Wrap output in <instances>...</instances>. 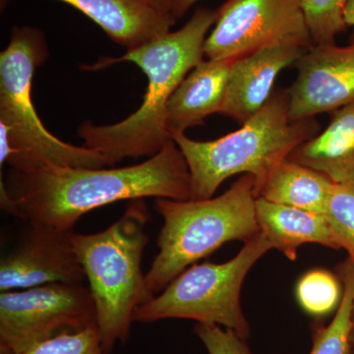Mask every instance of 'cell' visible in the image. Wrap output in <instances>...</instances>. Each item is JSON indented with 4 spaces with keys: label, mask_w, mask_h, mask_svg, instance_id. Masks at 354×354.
Masks as SVG:
<instances>
[{
    "label": "cell",
    "mask_w": 354,
    "mask_h": 354,
    "mask_svg": "<svg viewBox=\"0 0 354 354\" xmlns=\"http://www.w3.org/2000/svg\"><path fill=\"white\" fill-rule=\"evenodd\" d=\"M191 197L187 162L174 140L141 164L118 169L44 165L11 169L0 183V204L26 221L71 230L84 215L123 201Z\"/></svg>",
    "instance_id": "6da1fadb"
},
{
    "label": "cell",
    "mask_w": 354,
    "mask_h": 354,
    "mask_svg": "<svg viewBox=\"0 0 354 354\" xmlns=\"http://www.w3.org/2000/svg\"><path fill=\"white\" fill-rule=\"evenodd\" d=\"M216 15V9L198 7L177 31L127 50L123 57H106L88 66L99 70L118 62H132L145 73L148 86L141 106L120 122H84L78 129L84 146L102 153L113 167L127 158L153 157L171 141L167 128L169 100L191 70L204 60L205 43Z\"/></svg>",
    "instance_id": "7a4b0ae2"
},
{
    "label": "cell",
    "mask_w": 354,
    "mask_h": 354,
    "mask_svg": "<svg viewBox=\"0 0 354 354\" xmlns=\"http://www.w3.org/2000/svg\"><path fill=\"white\" fill-rule=\"evenodd\" d=\"M48 57L41 30L17 26L0 53V164L15 171L44 165L104 169L111 167L102 153L71 145L51 134L32 102L37 69Z\"/></svg>",
    "instance_id": "3957f363"
},
{
    "label": "cell",
    "mask_w": 354,
    "mask_h": 354,
    "mask_svg": "<svg viewBox=\"0 0 354 354\" xmlns=\"http://www.w3.org/2000/svg\"><path fill=\"white\" fill-rule=\"evenodd\" d=\"M319 133L315 118L291 120L285 88L272 93L267 104L236 131L212 141L190 139L185 133L172 140L189 169L190 200H202L214 197L221 183L236 174H252L259 181Z\"/></svg>",
    "instance_id": "277c9868"
},
{
    "label": "cell",
    "mask_w": 354,
    "mask_h": 354,
    "mask_svg": "<svg viewBox=\"0 0 354 354\" xmlns=\"http://www.w3.org/2000/svg\"><path fill=\"white\" fill-rule=\"evenodd\" d=\"M149 221L146 203L134 200L106 230L73 235L74 248L94 299L97 330L109 353L116 344L127 341L135 310L153 298L141 267Z\"/></svg>",
    "instance_id": "5b68a950"
},
{
    "label": "cell",
    "mask_w": 354,
    "mask_h": 354,
    "mask_svg": "<svg viewBox=\"0 0 354 354\" xmlns=\"http://www.w3.org/2000/svg\"><path fill=\"white\" fill-rule=\"evenodd\" d=\"M156 209L164 225L158 234V252L145 274L153 297L223 244L246 242L260 232L252 174H243L220 196L185 201L160 198Z\"/></svg>",
    "instance_id": "8992f818"
},
{
    "label": "cell",
    "mask_w": 354,
    "mask_h": 354,
    "mask_svg": "<svg viewBox=\"0 0 354 354\" xmlns=\"http://www.w3.org/2000/svg\"><path fill=\"white\" fill-rule=\"evenodd\" d=\"M244 243L235 257L223 264L205 262L190 266L162 292L140 305L133 321L188 319L216 324L247 341L251 329L242 311V286L253 266L272 247L261 232Z\"/></svg>",
    "instance_id": "52a82bcc"
},
{
    "label": "cell",
    "mask_w": 354,
    "mask_h": 354,
    "mask_svg": "<svg viewBox=\"0 0 354 354\" xmlns=\"http://www.w3.org/2000/svg\"><path fill=\"white\" fill-rule=\"evenodd\" d=\"M97 326L87 286L69 283L0 293V354H22L64 333Z\"/></svg>",
    "instance_id": "ba28073f"
},
{
    "label": "cell",
    "mask_w": 354,
    "mask_h": 354,
    "mask_svg": "<svg viewBox=\"0 0 354 354\" xmlns=\"http://www.w3.org/2000/svg\"><path fill=\"white\" fill-rule=\"evenodd\" d=\"M304 0H227L205 43L208 59H237L270 44L297 39L313 46Z\"/></svg>",
    "instance_id": "9c48e42d"
},
{
    "label": "cell",
    "mask_w": 354,
    "mask_h": 354,
    "mask_svg": "<svg viewBox=\"0 0 354 354\" xmlns=\"http://www.w3.org/2000/svg\"><path fill=\"white\" fill-rule=\"evenodd\" d=\"M74 230L27 223L17 245L0 261V291L48 283L84 285L85 272L73 245Z\"/></svg>",
    "instance_id": "30bf717a"
},
{
    "label": "cell",
    "mask_w": 354,
    "mask_h": 354,
    "mask_svg": "<svg viewBox=\"0 0 354 354\" xmlns=\"http://www.w3.org/2000/svg\"><path fill=\"white\" fill-rule=\"evenodd\" d=\"M288 88L291 120L315 118L354 104V32L346 46L315 44L297 60Z\"/></svg>",
    "instance_id": "8fae6325"
},
{
    "label": "cell",
    "mask_w": 354,
    "mask_h": 354,
    "mask_svg": "<svg viewBox=\"0 0 354 354\" xmlns=\"http://www.w3.org/2000/svg\"><path fill=\"white\" fill-rule=\"evenodd\" d=\"M312 46L286 39L234 60L221 114L243 124L272 97L277 77Z\"/></svg>",
    "instance_id": "7c38bea8"
},
{
    "label": "cell",
    "mask_w": 354,
    "mask_h": 354,
    "mask_svg": "<svg viewBox=\"0 0 354 354\" xmlns=\"http://www.w3.org/2000/svg\"><path fill=\"white\" fill-rule=\"evenodd\" d=\"M232 64V59L203 60L183 79L167 106V128L171 138L221 113Z\"/></svg>",
    "instance_id": "4fadbf2b"
},
{
    "label": "cell",
    "mask_w": 354,
    "mask_h": 354,
    "mask_svg": "<svg viewBox=\"0 0 354 354\" xmlns=\"http://www.w3.org/2000/svg\"><path fill=\"white\" fill-rule=\"evenodd\" d=\"M74 7L127 50L171 32L176 20L145 0H58Z\"/></svg>",
    "instance_id": "5bb4252c"
},
{
    "label": "cell",
    "mask_w": 354,
    "mask_h": 354,
    "mask_svg": "<svg viewBox=\"0 0 354 354\" xmlns=\"http://www.w3.org/2000/svg\"><path fill=\"white\" fill-rule=\"evenodd\" d=\"M256 218L272 249L281 251L290 261L297 259L298 249L304 244L339 249L326 214L256 198Z\"/></svg>",
    "instance_id": "9a60e30c"
},
{
    "label": "cell",
    "mask_w": 354,
    "mask_h": 354,
    "mask_svg": "<svg viewBox=\"0 0 354 354\" xmlns=\"http://www.w3.org/2000/svg\"><path fill=\"white\" fill-rule=\"evenodd\" d=\"M288 160L322 172L335 183H354V104L330 113L327 128Z\"/></svg>",
    "instance_id": "2e32d148"
},
{
    "label": "cell",
    "mask_w": 354,
    "mask_h": 354,
    "mask_svg": "<svg viewBox=\"0 0 354 354\" xmlns=\"http://www.w3.org/2000/svg\"><path fill=\"white\" fill-rule=\"evenodd\" d=\"M335 184L322 172L286 158L255 181V196L274 204L326 214Z\"/></svg>",
    "instance_id": "e0dca14e"
},
{
    "label": "cell",
    "mask_w": 354,
    "mask_h": 354,
    "mask_svg": "<svg viewBox=\"0 0 354 354\" xmlns=\"http://www.w3.org/2000/svg\"><path fill=\"white\" fill-rule=\"evenodd\" d=\"M342 283L341 304L328 326H318L313 332V346L309 354H349L351 311L354 300V265L346 259L337 267Z\"/></svg>",
    "instance_id": "ac0fdd59"
},
{
    "label": "cell",
    "mask_w": 354,
    "mask_h": 354,
    "mask_svg": "<svg viewBox=\"0 0 354 354\" xmlns=\"http://www.w3.org/2000/svg\"><path fill=\"white\" fill-rule=\"evenodd\" d=\"M339 283V279L327 270H311L298 281V304L309 315H328L341 304L342 293Z\"/></svg>",
    "instance_id": "d6986e66"
},
{
    "label": "cell",
    "mask_w": 354,
    "mask_h": 354,
    "mask_svg": "<svg viewBox=\"0 0 354 354\" xmlns=\"http://www.w3.org/2000/svg\"><path fill=\"white\" fill-rule=\"evenodd\" d=\"M346 0H304L305 22L315 44H335V38L348 30L344 13Z\"/></svg>",
    "instance_id": "ffe728a7"
},
{
    "label": "cell",
    "mask_w": 354,
    "mask_h": 354,
    "mask_svg": "<svg viewBox=\"0 0 354 354\" xmlns=\"http://www.w3.org/2000/svg\"><path fill=\"white\" fill-rule=\"evenodd\" d=\"M326 215L339 249L354 265V183L335 184Z\"/></svg>",
    "instance_id": "44dd1931"
},
{
    "label": "cell",
    "mask_w": 354,
    "mask_h": 354,
    "mask_svg": "<svg viewBox=\"0 0 354 354\" xmlns=\"http://www.w3.org/2000/svg\"><path fill=\"white\" fill-rule=\"evenodd\" d=\"M22 354H109L102 346L97 326L64 333L46 339Z\"/></svg>",
    "instance_id": "7402d4cb"
},
{
    "label": "cell",
    "mask_w": 354,
    "mask_h": 354,
    "mask_svg": "<svg viewBox=\"0 0 354 354\" xmlns=\"http://www.w3.org/2000/svg\"><path fill=\"white\" fill-rule=\"evenodd\" d=\"M194 332L209 354H252L245 339L221 326L197 323Z\"/></svg>",
    "instance_id": "603a6c76"
},
{
    "label": "cell",
    "mask_w": 354,
    "mask_h": 354,
    "mask_svg": "<svg viewBox=\"0 0 354 354\" xmlns=\"http://www.w3.org/2000/svg\"><path fill=\"white\" fill-rule=\"evenodd\" d=\"M145 1L148 2L156 10L171 16V17H174L177 21L174 12H176L178 0H145Z\"/></svg>",
    "instance_id": "cb8c5ba5"
},
{
    "label": "cell",
    "mask_w": 354,
    "mask_h": 354,
    "mask_svg": "<svg viewBox=\"0 0 354 354\" xmlns=\"http://www.w3.org/2000/svg\"><path fill=\"white\" fill-rule=\"evenodd\" d=\"M198 1H199V0H178L176 8V12H174L176 19H180L184 14L187 12L191 7L195 6Z\"/></svg>",
    "instance_id": "d4e9b609"
},
{
    "label": "cell",
    "mask_w": 354,
    "mask_h": 354,
    "mask_svg": "<svg viewBox=\"0 0 354 354\" xmlns=\"http://www.w3.org/2000/svg\"><path fill=\"white\" fill-rule=\"evenodd\" d=\"M344 17L348 27L349 26H354V0H346Z\"/></svg>",
    "instance_id": "484cf974"
},
{
    "label": "cell",
    "mask_w": 354,
    "mask_h": 354,
    "mask_svg": "<svg viewBox=\"0 0 354 354\" xmlns=\"http://www.w3.org/2000/svg\"><path fill=\"white\" fill-rule=\"evenodd\" d=\"M351 321H353V328H351V339H349V354H354V300L353 311H351Z\"/></svg>",
    "instance_id": "4316f807"
}]
</instances>
